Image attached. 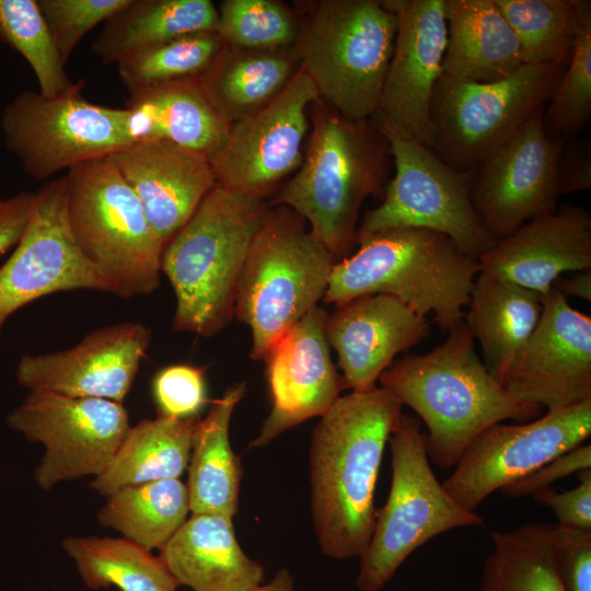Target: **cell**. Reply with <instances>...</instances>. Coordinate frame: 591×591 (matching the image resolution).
<instances>
[{
	"instance_id": "obj_28",
	"label": "cell",
	"mask_w": 591,
	"mask_h": 591,
	"mask_svg": "<svg viewBox=\"0 0 591 591\" xmlns=\"http://www.w3.org/2000/svg\"><path fill=\"white\" fill-rule=\"evenodd\" d=\"M464 323L477 340L489 373L500 383L534 331L542 300L536 292L480 271L475 278Z\"/></svg>"
},
{
	"instance_id": "obj_41",
	"label": "cell",
	"mask_w": 591,
	"mask_h": 591,
	"mask_svg": "<svg viewBox=\"0 0 591 591\" xmlns=\"http://www.w3.org/2000/svg\"><path fill=\"white\" fill-rule=\"evenodd\" d=\"M129 0H37L53 43L66 65L81 39Z\"/></svg>"
},
{
	"instance_id": "obj_20",
	"label": "cell",
	"mask_w": 591,
	"mask_h": 591,
	"mask_svg": "<svg viewBox=\"0 0 591 591\" xmlns=\"http://www.w3.org/2000/svg\"><path fill=\"white\" fill-rule=\"evenodd\" d=\"M150 343L151 331L140 322L105 326L90 332L69 349L22 356L16 380L28 392L123 403Z\"/></svg>"
},
{
	"instance_id": "obj_47",
	"label": "cell",
	"mask_w": 591,
	"mask_h": 591,
	"mask_svg": "<svg viewBox=\"0 0 591 591\" xmlns=\"http://www.w3.org/2000/svg\"><path fill=\"white\" fill-rule=\"evenodd\" d=\"M35 193L21 192L0 198V257L14 248L28 223Z\"/></svg>"
},
{
	"instance_id": "obj_31",
	"label": "cell",
	"mask_w": 591,
	"mask_h": 591,
	"mask_svg": "<svg viewBox=\"0 0 591 591\" xmlns=\"http://www.w3.org/2000/svg\"><path fill=\"white\" fill-rule=\"evenodd\" d=\"M299 68L293 47L252 50L224 46L199 80L210 103L231 124L269 103Z\"/></svg>"
},
{
	"instance_id": "obj_12",
	"label": "cell",
	"mask_w": 591,
	"mask_h": 591,
	"mask_svg": "<svg viewBox=\"0 0 591 591\" xmlns=\"http://www.w3.org/2000/svg\"><path fill=\"white\" fill-rule=\"evenodd\" d=\"M83 86L56 97L21 91L3 108L4 147L28 176L46 179L131 144L125 109L89 102L81 94Z\"/></svg>"
},
{
	"instance_id": "obj_4",
	"label": "cell",
	"mask_w": 591,
	"mask_h": 591,
	"mask_svg": "<svg viewBox=\"0 0 591 591\" xmlns=\"http://www.w3.org/2000/svg\"><path fill=\"white\" fill-rule=\"evenodd\" d=\"M270 206L217 184L164 244L161 274L175 294L173 328L210 337L234 316L239 281Z\"/></svg>"
},
{
	"instance_id": "obj_30",
	"label": "cell",
	"mask_w": 591,
	"mask_h": 591,
	"mask_svg": "<svg viewBox=\"0 0 591 591\" xmlns=\"http://www.w3.org/2000/svg\"><path fill=\"white\" fill-rule=\"evenodd\" d=\"M218 9L210 0H129L107 20L92 43L104 62H119L175 38L215 31Z\"/></svg>"
},
{
	"instance_id": "obj_35",
	"label": "cell",
	"mask_w": 591,
	"mask_h": 591,
	"mask_svg": "<svg viewBox=\"0 0 591 591\" xmlns=\"http://www.w3.org/2000/svg\"><path fill=\"white\" fill-rule=\"evenodd\" d=\"M62 547L89 589L176 591L178 587L159 556L125 537L70 536Z\"/></svg>"
},
{
	"instance_id": "obj_17",
	"label": "cell",
	"mask_w": 591,
	"mask_h": 591,
	"mask_svg": "<svg viewBox=\"0 0 591 591\" xmlns=\"http://www.w3.org/2000/svg\"><path fill=\"white\" fill-rule=\"evenodd\" d=\"M80 289L108 292L70 232L65 175L35 193L25 231L0 267V338L8 318L21 308L55 292Z\"/></svg>"
},
{
	"instance_id": "obj_29",
	"label": "cell",
	"mask_w": 591,
	"mask_h": 591,
	"mask_svg": "<svg viewBox=\"0 0 591 591\" xmlns=\"http://www.w3.org/2000/svg\"><path fill=\"white\" fill-rule=\"evenodd\" d=\"M246 393L244 382L228 387L198 419L193 438L186 483L190 513L235 515L244 474L233 452L229 429L232 414Z\"/></svg>"
},
{
	"instance_id": "obj_23",
	"label": "cell",
	"mask_w": 591,
	"mask_h": 591,
	"mask_svg": "<svg viewBox=\"0 0 591 591\" xmlns=\"http://www.w3.org/2000/svg\"><path fill=\"white\" fill-rule=\"evenodd\" d=\"M480 271L546 296L568 271L591 269V215L564 202L548 215L525 222L496 240L478 256Z\"/></svg>"
},
{
	"instance_id": "obj_34",
	"label": "cell",
	"mask_w": 591,
	"mask_h": 591,
	"mask_svg": "<svg viewBox=\"0 0 591 591\" xmlns=\"http://www.w3.org/2000/svg\"><path fill=\"white\" fill-rule=\"evenodd\" d=\"M188 512L186 484L167 478L119 488L107 496L97 520L148 551H160L186 521Z\"/></svg>"
},
{
	"instance_id": "obj_1",
	"label": "cell",
	"mask_w": 591,
	"mask_h": 591,
	"mask_svg": "<svg viewBox=\"0 0 591 591\" xmlns=\"http://www.w3.org/2000/svg\"><path fill=\"white\" fill-rule=\"evenodd\" d=\"M387 389L340 396L311 438L310 482L314 531L322 553L360 557L375 526L374 493L384 449L403 415Z\"/></svg>"
},
{
	"instance_id": "obj_25",
	"label": "cell",
	"mask_w": 591,
	"mask_h": 591,
	"mask_svg": "<svg viewBox=\"0 0 591 591\" xmlns=\"http://www.w3.org/2000/svg\"><path fill=\"white\" fill-rule=\"evenodd\" d=\"M178 586L193 591H252L265 570L241 548L232 518L192 513L160 549Z\"/></svg>"
},
{
	"instance_id": "obj_42",
	"label": "cell",
	"mask_w": 591,
	"mask_h": 591,
	"mask_svg": "<svg viewBox=\"0 0 591 591\" xmlns=\"http://www.w3.org/2000/svg\"><path fill=\"white\" fill-rule=\"evenodd\" d=\"M206 367L174 363L159 370L152 379V396L159 416L197 418L208 403Z\"/></svg>"
},
{
	"instance_id": "obj_15",
	"label": "cell",
	"mask_w": 591,
	"mask_h": 591,
	"mask_svg": "<svg viewBox=\"0 0 591 591\" xmlns=\"http://www.w3.org/2000/svg\"><path fill=\"white\" fill-rule=\"evenodd\" d=\"M317 90L299 68L262 108L230 124L222 146L210 158L217 184L265 199L302 163L310 129V106Z\"/></svg>"
},
{
	"instance_id": "obj_9",
	"label": "cell",
	"mask_w": 591,
	"mask_h": 591,
	"mask_svg": "<svg viewBox=\"0 0 591 591\" xmlns=\"http://www.w3.org/2000/svg\"><path fill=\"white\" fill-rule=\"evenodd\" d=\"M391 487L378 509L375 526L360 556L356 586L380 591L418 547L450 530L483 525L475 511L463 508L431 470L420 419L404 414L389 439Z\"/></svg>"
},
{
	"instance_id": "obj_2",
	"label": "cell",
	"mask_w": 591,
	"mask_h": 591,
	"mask_svg": "<svg viewBox=\"0 0 591 591\" xmlns=\"http://www.w3.org/2000/svg\"><path fill=\"white\" fill-rule=\"evenodd\" d=\"M448 334L430 352L394 360L379 378L380 386L422 420L428 457L442 468L454 466L491 425L526 422L545 412L514 396L489 373L464 321Z\"/></svg>"
},
{
	"instance_id": "obj_36",
	"label": "cell",
	"mask_w": 591,
	"mask_h": 591,
	"mask_svg": "<svg viewBox=\"0 0 591 591\" xmlns=\"http://www.w3.org/2000/svg\"><path fill=\"white\" fill-rule=\"evenodd\" d=\"M518 37L524 65L567 67L579 0H494Z\"/></svg>"
},
{
	"instance_id": "obj_5",
	"label": "cell",
	"mask_w": 591,
	"mask_h": 591,
	"mask_svg": "<svg viewBox=\"0 0 591 591\" xmlns=\"http://www.w3.org/2000/svg\"><path fill=\"white\" fill-rule=\"evenodd\" d=\"M359 248L334 264L323 302L343 305L369 294L398 299L443 331L464 321L477 256L447 235L417 228H394L356 239Z\"/></svg>"
},
{
	"instance_id": "obj_6",
	"label": "cell",
	"mask_w": 591,
	"mask_h": 591,
	"mask_svg": "<svg viewBox=\"0 0 591 591\" xmlns=\"http://www.w3.org/2000/svg\"><path fill=\"white\" fill-rule=\"evenodd\" d=\"M299 19V67L322 101L355 119L378 109L397 28L382 0H321Z\"/></svg>"
},
{
	"instance_id": "obj_38",
	"label": "cell",
	"mask_w": 591,
	"mask_h": 591,
	"mask_svg": "<svg viewBox=\"0 0 591 591\" xmlns=\"http://www.w3.org/2000/svg\"><path fill=\"white\" fill-rule=\"evenodd\" d=\"M223 47V42L215 31L195 33L152 47L116 66L119 79L130 94L200 77Z\"/></svg>"
},
{
	"instance_id": "obj_21",
	"label": "cell",
	"mask_w": 591,
	"mask_h": 591,
	"mask_svg": "<svg viewBox=\"0 0 591 591\" xmlns=\"http://www.w3.org/2000/svg\"><path fill=\"white\" fill-rule=\"evenodd\" d=\"M327 315L314 308L265 357L271 409L251 447L263 448L283 431L321 418L347 389L331 357Z\"/></svg>"
},
{
	"instance_id": "obj_3",
	"label": "cell",
	"mask_w": 591,
	"mask_h": 591,
	"mask_svg": "<svg viewBox=\"0 0 591 591\" xmlns=\"http://www.w3.org/2000/svg\"><path fill=\"white\" fill-rule=\"evenodd\" d=\"M309 117L302 163L268 205L285 206L301 217L338 262L356 242L363 201L384 195L390 143L370 118H350L321 99L310 106Z\"/></svg>"
},
{
	"instance_id": "obj_11",
	"label": "cell",
	"mask_w": 591,
	"mask_h": 591,
	"mask_svg": "<svg viewBox=\"0 0 591 591\" xmlns=\"http://www.w3.org/2000/svg\"><path fill=\"white\" fill-rule=\"evenodd\" d=\"M370 119L387 138L394 176L381 204L363 216L356 239L394 228H417L442 233L477 257L490 248L496 240L480 223L471 200L475 171L457 170L392 125Z\"/></svg>"
},
{
	"instance_id": "obj_40",
	"label": "cell",
	"mask_w": 591,
	"mask_h": 591,
	"mask_svg": "<svg viewBox=\"0 0 591 591\" xmlns=\"http://www.w3.org/2000/svg\"><path fill=\"white\" fill-rule=\"evenodd\" d=\"M215 32L224 46L271 50L291 48L299 34V19L274 0H223Z\"/></svg>"
},
{
	"instance_id": "obj_7",
	"label": "cell",
	"mask_w": 591,
	"mask_h": 591,
	"mask_svg": "<svg viewBox=\"0 0 591 591\" xmlns=\"http://www.w3.org/2000/svg\"><path fill=\"white\" fill-rule=\"evenodd\" d=\"M334 257L304 220L270 206L250 248L236 290L234 315L251 332V357L273 346L323 301Z\"/></svg>"
},
{
	"instance_id": "obj_8",
	"label": "cell",
	"mask_w": 591,
	"mask_h": 591,
	"mask_svg": "<svg viewBox=\"0 0 591 591\" xmlns=\"http://www.w3.org/2000/svg\"><path fill=\"white\" fill-rule=\"evenodd\" d=\"M66 179L70 232L107 291L124 299L152 293L160 285L164 244L113 162L86 161Z\"/></svg>"
},
{
	"instance_id": "obj_27",
	"label": "cell",
	"mask_w": 591,
	"mask_h": 591,
	"mask_svg": "<svg viewBox=\"0 0 591 591\" xmlns=\"http://www.w3.org/2000/svg\"><path fill=\"white\" fill-rule=\"evenodd\" d=\"M448 40L443 73L464 81L495 82L523 65L512 27L494 0H443Z\"/></svg>"
},
{
	"instance_id": "obj_14",
	"label": "cell",
	"mask_w": 591,
	"mask_h": 591,
	"mask_svg": "<svg viewBox=\"0 0 591 591\" xmlns=\"http://www.w3.org/2000/svg\"><path fill=\"white\" fill-rule=\"evenodd\" d=\"M590 434L591 401L545 410L523 424L491 425L471 442L442 485L474 511L494 491L584 443Z\"/></svg>"
},
{
	"instance_id": "obj_19",
	"label": "cell",
	"mask_w": 591,
	"mask_h": 591,
	"mask_svg": "<svg viewBox=\"0 0 591 591\" xmlns=\"http://www.w3.org/2000/svg\"><path fill=\"white\" fill-rule=\"evenodd\" d=\"M397 21L392 57L372 118L432 149L430 103L443 73L448 28L443 0H382Z\"/></svg>"
},
{
	"instance_id": "obj_18",
	"label": "cell",
	"mask_w": 591,
	"mask_h": 591,
	"mask_svg": "<svg viewBox=\"0 0 591 591\" xmlns=\"http://www.w3.org/2000/svg\"><path fill=\"white\" fill-rule=\"evenodd\" d=\"M502 385L546 410L591 401V317L551 290Z\"/></svg>"
},
{
	"instance_id": "obj_16",
	"label": "cell",
	"mask_w": 591,
	"mask_h": 591,
	"mask_svg": "<svg viewBox=\"0 0 591 591\" xmlns=\"http://www.w3.org/2000/svg\"><path fill=\"white\" fill-rule=\"evenodd\" d=\"M543 112L532 116L475 170L472 205L495 240L558 207V163L565 143L547 135Z\"/></svg>"
},
{
	"instance_id": "obj_22",
	"label": "cell",
	"mask_w": 591,
	"mask_h": 591,
	"mask_svg": "<svg viewBox=\"0 0 591 591\" xmlns=\"http://www.w3.org/2000/svg\"><path fill=\"white\" fill-rule=\"evenodd\" d=\"M325 333L346 387L364 391L376 386L395 356L421 343L430 329L426 317L398 299L369 294L328 313Z\"/></svg>"
},
{
	"instance_id": "obj_44",
	"label": "cell",
	"mask_w": 591,
	"mask_h": 591,
	"mask_svg": "<svg viewBox=\"0 0 591 591\" xmlns=\"http://www.w3.org/2000/svg\"><path fill=\"white\" fill-rule=\"evenodd\" d=\"M591 470V444L581 443L548 461L529 475L509 484L501 491L510 498H522L549 488L555 482Z\"/></svg>"
},
{
	"instance_id": "obj_43",
	"label": "cell",
	"mask_w": 591,
	"mask_h": 591,
	"mask_svg": "<svg viewBox=\"0 0 591 591\" xmlns=\"http://www.w3.org/2000/svg\"><path fill=\"white\" fill-rule=\"evenodd\" d=\"M558 563L566 591H591V531L554 525Z\"/></svg>"
},
{
	"instance_id": "obj_37",
	"label": "cell",
	"mask_w": 591,
	"mask_h": 591,
	"mask_svg": "<svg viewBox=\"0 0 591 591\" xmlns=\"http://www.w3.org/2000/svg\"><path fill=\"white\" fill-rule=\"evenodd\" d=\"M0 40L26 60L43 96L56 97L84 84L67 74L37 0H0Z\"/></svg>"
},
{
	"instance_id": "obj_48",
	"label": "cell",
	"mask_w": 591,
	"mask_h": 591,
	"mask_svg": "<svg viewBox=\"0 0 591 591\" xmlns=\"http://www.w3.org/2000/svg\"><path fill=\"white\" fill-rule=\"evenodd\" d=\"M552 290L568 298H579L591 302V269L568 276H559L552 285Z\"/></svg>"
},
{
	"instance_id": "obj_24",
	"label": "cell",
	"mask_w": 591,
	"mask_h": 591,
	"mask_svg": "<svg viewBox=\"0 0 591 591\" xmlns=\"http://www.w3.org/2000/svg\"><path fill=\"white\" fill-rule=\"evenodd\" d=\"M108 159L138 197L163 244L217 185L207 155L165 140L132 143Z\"/></svg>"
},
{
	"instance_id": "obj_49",
	"label": "cell",
	"mask_w": 591,
	"mask_h": 591,
	"mask_svg": "<svg viewBox=\"0 0 591 591\" xmlns=\"http://www.w3.org/2000/svg\"><path fill=\"white\" fill-rule=\"evenodd\" d=\"M252 591H294L293 579L289 570L283 568L277 571L268 583L260 584Z\"/></svg>"
},
{
	"instance_id": "obj_32",
	"label": "cell",
	"mask_w": 591,
	"mask_h": 591,
	"mask_svg": "<svg viewBox=\"0 0 591 591\" xmlns=\"http://www.w3.org/2000/svg\"><path fill=\"white\" fill-rule=\"evenodd\" d=\"M197 420L162 416L142 419L130 427L91 487L107 497L125 486L179 478L188 466Z\"/></svg>"
},
{
	"instance_id": "obj_33",
	"label": "cell",
	"mask_w": 591,
	"mask_h": 591,
	"mask_svg": "<svg viewBox=\"0 0 591 591\" xmlns=\"http://www.w3.org/2000/svg\"><path fill=\"white\" fill-rule=\"evenodd\" d=\"M491 541L476 591H566L554 525L530 522L493 531Z\"/></svg>"
},
{
	"instance_id": "obj_39",
	"label": "cell",
	"mask_w": 591,
	"mask_h": 591,
	"mask_svg": "<svg viewBox=\"0 0 591 591\" xmlns=\"http://www.w3.org/2000/svg\"><path fill=\"white\" fill-rule=\"evenodd\" d=\"M591 116V1L579 0L573 49L543 112L547 135L565 144L577 139Z\"/></svg>"
},
{
	"instance_id": "obj_13",
	"label": "cell",
	"mask_w": 591,
	"mask_h": 591,
	"mask_svg": "<svg viewBox=\"0 0 591 591\" xmlns=\"http://www.w3.org/2000/svg\"><path fill=\"white\" fill-rule=\"evenodd\" d=\"M7 425L44 445L34 474L44 490L63 480L99 476L130 429L123 403L44 391L28 392L8 415Z\"/></svg>"
},
{
	"instance_id": "obj_46",
	"label": "cell",
	"mask_w": 591,
	"mask_h": 591,
	"mask_svg": "<svg viewBox=\"0 0 591 591\" xmlns=\"http://www.w3.org/2000/svg\"><path fill=\"white\" fill-rule=\"evenodd\" d=\"M559 195L587 190L591 187V149L587 139L565 144L558 163Z\"/></svg>"
},
{
	"instance_id": "obj_10",
	"label": "cell",
	"mask_w": 591,
	"mask_h": 591,
	"mask_svg": "<svg viewBox=\"0 0 591 591\" xmlns=\"http://www.w3.org/2000/svg\"><path fill=\"white\" fill-rule=\"evenodd\" d=\"M565 69L523 65L510 77L487 83L442 73L430 103L432 150L457 170L475 171L546 107Z\"/></svg>"
},
{
	"instance_id": "obj_45",
	"label": "cell",
	"mask_w": 591,
	"mask_h": 591,
	"mask_svg": "<svg viewBox=\"0 0 591 591\" xmlns=\"http://www.w3.org/2000/svg\"><path fill=\"white\" fill-rule=\"evenodd\" d=\"M577 475L580 482L572 489L556 491L549 487L531 497L538 505L553 510L558 524L591 531V470Z\"/></svg>"
},
{
	"instance_id": "obj_26",
	"label": "cell",
	"mask_w": 591,
	"mask_h": 591,
	"mask_svg": "<svg viewBox=\"0 0 591 591\" xmlns=\"http://www.w3.org/2000/svg\"><path fill=\"white\" fill-rule=\"evenodd\" d=\"M124 109L131 144L165 140L208 158L222 146L230 126L208 100L199 77L130 93Z\"/></svg>"
}]
</instances>
